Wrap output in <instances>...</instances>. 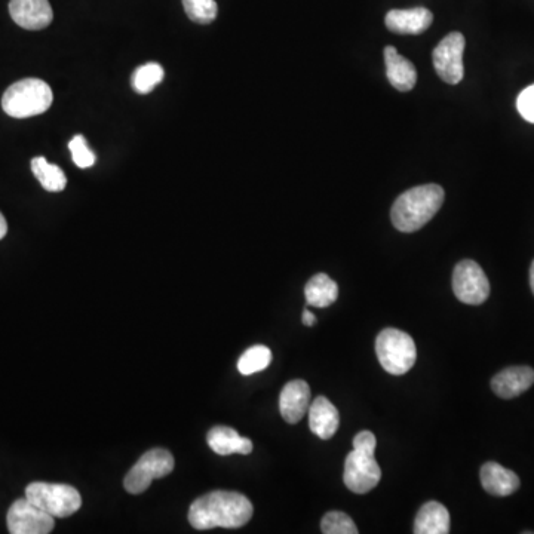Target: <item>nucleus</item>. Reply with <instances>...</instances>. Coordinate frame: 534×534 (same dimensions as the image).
Listing matches in <instances>:
<instances>
[{"instance_id": "f257e3e1", "label": "nucleus", "mask_w": 534, "mask_h": 534, "mask_svg": "<svg viewBox=\"0 0 534 534\" xmlns=\"http://www.w3.org/2000/svg\"><path fill=\"white\" fill-rule=\"evenodd\" d=\"M253 503L236 491H213L192 503L189 523L196 530L239 529L253 517Z\"/></svg>"}, {"instance_id": "f03ea898", "label": "nucleus", "mask_w": 534, "mask_h": 534, "mask_svg": "<svg viewBox=\"0 0 534 534\" xmlns=\"http://www.w3.org/2000/svg\"><path fill=\"white\" fill-rule=\"evenodd\" d=\"M444 199V189L438 184L413 187L395 201L391 210L392 223L400 232H417L434 219Z\"/></svg>"}, {"instance_id": "7ed1b4c3", "label": "nucleus", "mask_w": 534, "mask_h": 534, "mask_svg": "<svg viewBox=\"0 0 534 534\" xmlns=\"http://www.w3.org/2000/svg\"><path fill=\"white\" fill-rule=\"evenodd\" d=\"M377 440L373 432L362 431L354 438V450L348 454L345 462L343 481L346 487L356 494H365L376 489L382 480V469L377 463Z\"/></svg>"}, {"instance_id": "20e7f679", "label": "nucleus", "mask_w": 534, "mask_h": 534, "mask_svg": "<svg viewBox=\"0 0 534 534\" xmlns=\"http://www.w3.org/2000/svg\"><path fill=\"white\" fill-rule=\"evenodd\" d=\"M52 89L41 79L29 78L15 82L2 97V109L15 119L42 115L51 107Z\"/></svg>"}, {"instance_id": "39448f33", "label": "nucleus", "mask_w": 534, "mask_h": 534, "mask_svg": "<svg viewBox=\"0 0 534 534\" xmlns=\"http://www.w3.org/2000/svg\"><path fill=\"white\" fill-rule=\"evenodd\" d=\"M376 354L380 364L389 374L402 376L408 373L416 362V343L410 334L397 328H386L377 336Z\"/></svg>"}, {"instance_id": "423d86ee", "label": "nucleus", "mask_w": 534, "mask_h": 534, "mask_svg": "<svg viewBox=\"0 0 534 534\" xmlns=\"http://www.w3.org/2000/svg\"><path fill=\"white\" fill-rule=\"evenodd\" d=\"M26 497L54 518L70 517L82 506L81 494L69 484L32 483L27 486Z\"/></svg>"}, {"instance_id": "0eeeda50", "label": "nucleus", "mask_w": 534, "mask_h": 534, "mask_svg": "<svg viewBox=\"0 0 534 534\" xmlns=\"http://www.w3.org/2000/svg\"><path fill=\"white\" fill-rule=\"evenodd\" d=\"M173 454L165 448H153L138 459L125 477V490L131 494H141L149 489L153 480L167 477L173 472Z\"/></svg>"}, {"instance_id": "6e6552de", "label": "nucleus", "mask_w": 534, "mask_h": 534, "mask_svg": "<svg viewBox=\"0 0 534 534\" xmlns=\"http://www.w3.org/2000/svg\"><path fill=\"white\" fill-rule=\"evenodd\" d=\"M454 296L465 305H483L490 297V281L474 260L457 263L453 272Z\"/></svg>"}, {"instance_id": "1a4fd4ad", "label": "nucleus", "mask_w": 534, "mask_h": 534, "mask_svg": "<svg viewBox=\"0 0 534 534\" xmlns=\"http://www.w3.org/2000/svg\"><path fill=\"white\" fill-rule=\"evenodd\" d=\"M465 36L459 32L450 33L437 45L432 54L434 67L438 76L445 84L457 85L465 75L463 52H465Z\"/></svg>"}, {"instance_id": "9d476101", "label": "nucleus", "mask_w": 534, "mask_h": 534, "mask_svg": "<svg viewBox=\"0 0 534 534\" xmlns=\"http://www.w3.org/2000/svg\"><path fill=\"white\" fill-rule=\"evenodd\" d=\"M11 534H48L54 530V517L30 502L27 497L15 500L6 517Z\"/></svg>"}, {"instance_id": "9b49d317", "label": "nucleus", "mask_w": 534, "mask_h": 534, "mask_svg": "<svg viewBox=\"0 0 534 534\" xmlns=\"http://www.w3.org/2000/svg\"><path fill=\"white\" fill-rule=\"evenodd\" d=\"M9 14L18 26L26 30L46 29L54 20V11L48 0H11Z\"/></svg>"}, {"instance_id": "f8f14e48", "label": "nucleus", "mask_w": 534, "mask_h": 534, "mask_svg": "<svg viewBox=\"0 0 534 534\" xmlns=\"http://www.w3.org/2000/svg\"><path fill=\"white\" fill-rule=\"evenodd\" d=\"M309 407H311V388L305 380H293L284 386L279 397V411L285 422L296 425L306 416Z\"/></svg>"}, {"instance_id": "ddd939ff", "label": "nucleus", "mask_w": 534, "mask_h": 534, "mask_svg": "<svg viewBox=\"0 0 534 534\" xmlns=\"http://www.w3.org/2000/svg\"><path fill=\"white\" fill-rule=\"evenodd\" d=\"M534 385V370L530 367H509L491 380V389L497 397L512 400L529 391Z\"/></svg>"}, {"instance_id": "4468645a", "label": "nucleus", "mask_w": 534, "mask_h": 534, "mask_svg": "<svg viewBox=\"0 0 534 534\" xmlns=\"http://www.w3.org/2000/svg\"><path fill=\"white\" fill-rule=\"evenodd\" d=\"M434 15L426 8L392 9L386 15V27L398 35H422L431 27Z\"/></svg>"}, {"instance_id": "2eb2a0df", "label": "nucleus", "mask_w": 534, "mask_h": 534, "mask_svg": "<svg viewBox=\"0 0 534 534\" xmlns=\"http://www.w3.org/2000/svg\"><path fill=\"white\" fill-rule=\"evenodd\" d=\"M340 425L337 408L325 397L315 398L309 407V428L321 440L334 437Z\"/></svg>"}, {"instance_id": "dca6fc26", "label": "nucleus", "mask_w": 534, "mask_h": 534, "mask_svg": "<svg viewBox=\"0 0 534 534\" xmlns=\"http://www.w3.org/2000/svg\"><path fill=\"white\" fill-rule=\"evenodd\" d=\"M481 484L487 493L493 496H511L520 489V478L515 472L503 468L496 462H489L483 465L480 472Z\"/></svg>"}, {"instance_id": "f3484780", "label": "nucleus", "mask_w": 534, "mask_h": 534, "mask_svg": "<svg viewBox=\"0 0 534 534\" xmlns=\"http://www.w3.org/2000/svg\"><path fill=\"white\" fill-rule=\"evenodd\" d=\"M385 63L386 76L392 87L401 92L411 91L414 88L417 82L416 67L410 60L401 57L394 46H386Z\"/></svg>"}, {"instance_id": "a211bd4d", "label": "nucleus", "mask_w": 534, "mask_h": 534, "mask_svg": "<svg viewBox=\"0 0 534 534\" xmlns=\"http://www.w3.org/2000/svg\"><path fill=\"white\" fill-rule=\"evenodd\" d=\"M207 443L211 450L219 456L230 454H250L253 451V441L241 437L235 429L229 426H216L207 435Z\"/></svg>"}, {"instance_id": "6ab92c4d", "label": "nucleus", "mask_w": 534, "mask_h": 534, "mask_svg": "<svg viewBox=\"0 0 534 534\" xmlns=\"http://www.w3.org/2000/svg\"><path fill=\"white\" fill-rule=\"evenodd\" d=\"M450 532V514L440 502H428L420 508L414 521L416 534H447Z\"/></svg>"}, {"instance_id": "aec40b11", "label": "nucleus", "mask_w": 534, "mask_h": 534, "mask_svg": "<svg viewBox=\"0 0 534 534\" xmlns=\"http://www.w3.org/2000/svg\"><path fill=\"white\" fill-rule=\"evenodd\" d=\"M305 297L313 308H328L339 297V285L325 273H318L306 284Z\"/></svg>"}, {"instance_id": "412c9836", "label": "nucleus", "mask_w": 534, "mask_h": 534, "mask_svg": "<svg viewBox=\"0 0 534 534\" xmlns=\"http://www.w3.org/2000/svg\"><path fill=\"white\" fill-rule=\"evenodd\" d=\"M32 171L41 186L48 192H63L67 186V177L57 165L49 164L44 156L32 159Z\"/></svg>"}, {"instance_id": "4be33fe9", "label": "nucleus", "mask_w": 534, "mask_h": 534, "mask_svg": "<svg viewBox=\"0 0 534 534\" xmlns=\"http://www.w3.org/2000/svg\"><path fill=\"white\" fill-rule=\"evenodd\" d=\"M272 362V352L267 346L257 345L247 349L238 361V370L242 376H251L266 370Z\"/></svg>"}, {"instance_id": "5701e85b", "label": "nucleus", "mask_w": 534, "mask_h": 534, "mask_svg": "<svg viewBox=\"0 0 534 534\" xmlns=\"http://www.w3.org/2000/svg\"><path fill=\"white\" fill-rule=\"evenodd\" d=\"M164 67L158 63H147L135 70L133 79V88L138 94H149L155 89L156 85L164 81Z\"/></svg>"}, {"instance_id": "b1692460", "label": "nucleus", "mask_w": 534, "mask_h": 534, "mask_svg": "<svg viewBox=\"0 0 534 534\" xmlns=\"http://www.w3.org/2000/svg\"><path fill=\"white\" fill-rule=\"evenodd\" d=\"M187 17L198 24H211L217 18L219 6L216 0H183Z\"/></svg>"}, {"instance_id": "393cba45", "label": "nucleus", "mask_w": 534, "mask_h": 534, "mask_svg": "<svg viewBox=\"0 0 534 534\" xmlns=\"http://www.w3.org/2000/svg\"><path fill=\"white\" fill-rule=\"evenodd\" d=\"M325 534H358V527L345 512L333 511L324 515L321 523Z\"/></svg>"}, {"instance_id": "a878e982", "label": "nucleus", "mask_w": 534, "mask_h": 534, "mask_svg": "<svg viewBox=\"0 0 534 534\" xmlns=\"http://www.w3.org/2000/svg\"><path fill=\"white\" fill-rule=\"evenodd\" d=\"M69 149L72 152L73 162H75L76 167L82 168V170L91 168L97 161L95 153L89 149L84 135H75L69 143Z\"/></svg>"}, {"instance_id": "bb28decb", "label": "nucleus", "mask_w": 534, "mask_h": 534, "mask_svg": "<svg viewBox=\"0 0 534 534\" xmlns=\"http://www.w3.org/2000/svg\"><path fill=\"white\" fill-rule=\"evenodd\" d=\"M517 109L527 122L534 124V84L518 95Z\"/></svg>"}, {"instance_id": "cd10ccee", "label": "nucleus", "mask_w": 534, "mask_h": 534, "mask_svg": "<svg viewBox=\"0 0 534 534\" xmlns=\"http://www.w3.org/2000/svg\"><path fill=\"white\" fill-rule=\"evenodd\" d=\"M302 322L306 327H313L316 324V316L312 312H309L308 309H305L303 311Z\"/></svg>"}, {"instance_id": "c85d7f7f", "label": "nucleus", "mask_w": 534, "mask_h": 534, "mask_svg": "<svg viewBox=\"0 0 534 534\" xmlns=\"http://www.w3.org/2000/svg\"><path fill=\"white\" fill-rule=\"evenodd\" d=\"M8 233V223H6L5 217L0 213V239L5 238Z\"/></svg>"}, {"instance_id": "c756f323", "label": "nucleus", "mask_w": 534, "mask_h": 534, "mask_svg": "<svg viewBox=\"0 0 534 534\" xmlns=\"http://www.w3.org/2000/svg\"><path fill=\"white\" fill-rule=\"evenodd\" d=\"M530 287H532V291L534 294V260L532 263V267H530Z\"/></svg>"}]
</instances>
